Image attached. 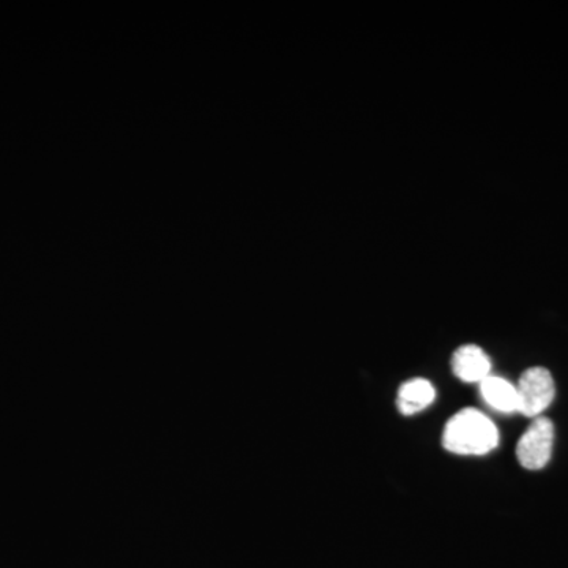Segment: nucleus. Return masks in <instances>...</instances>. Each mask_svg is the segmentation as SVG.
Wrapping results in <instances>:
<instances>
[{
  "label": "nucleus",
  "mask_w": 568,
  "mask_h": 568,
  "mask_svg": "<svg viewBox=\"0 0 568 568\" xmlns=\"http://www.w3.org/2000/svg\"><path fill=\"white\" fill-rule=\"evenodd\" d=\"M480 390L485 402L500 413H518L517 387L511 386L503 377L489 375L487 379L481 381Z\"/></svg>",
  "instance_id": "obj_6"
},
{
  "label": "nucleus",
  "mask_w": 568,
  "mask_h": 568,
  "mask_svg": "<svg viewBox=\"0 0 568 568\" xmlns=\"http://www.w3.org/2000/svg\"><path fill=\"white\" fill-rule=\"evenodd\" d=\"M517 394L518 413L537 418L555 399L556 386L551 373L541 366L526 369L519 377Z\"/></svg>",
  "instance_id": "obj_2"
},
{
  "label": "nucleus",
  "mask_w": 568,
  "mask_h": 568,
  "mask_svg": "<svg viewBox=\"0 0 568 568\" xmlns=\"http://www.w3.org/2000/svg\"><path fill=\"white\" fill-rule=\"evenodd\" d=\"M555 444V425L547 417L534 418L517 446L519 465L538 470L548 465Z\"/></svg>",
  "instance_id": "obj_3"
},
{
  "label": "nucleus",
  "mask_w": 568,
  "mask_h": 568,
  "mask_svg": "<svg viewBox=\"0 0 568 568\" xmlns=\"http://www.w3.org/2000/svg\"><path fill=\"white\" fill-rule=\"evenodd\" d=\"M452 369L463 383L480 384L491 372V361L481 347L466 345L455 351L452 357Z\"/></svg>",
  "instance_id": "obj_4"
},
{
  "label": "nucleus",
  "mask_w": 568,
  "mask_h": 568,
  "mask_svg": "<svg viewBox=\"0 0 568 568\" xmlns=\"http://www.w3.org/2000/svg\"><path fill=\"white\" fill-rule=\"evenodd\" d=\"M435 387L428 381L418 377V379L407 381L399 387L396 406L403 416H413L432 405L435 402Z\"/></svg>",
  "instance_id": "obj_5"
},
{
  "label": "nucleus",
  "mask_w": 568,
  "mask_h": 568,
  "mask_svg": "<svg viewBox=\"0 0 568 568\" xmlns=\"http://www.w3.org/2000/svg\"><path fill=\"white\" fill-rule=\"evenodd\" d=\"M499 433L477 409H463L447 422L443 444L452 454L485 455L497 447Z\"/></svg>",
  "instance_id": "obj_1"
}]
</instances>
